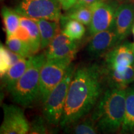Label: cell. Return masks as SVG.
<instances>
[{
	"label": "cell",
	"instance_id": "6da1fadb",
	"mask_svg": "<svg viewBox=\"0 0 134 134\" xmlns=\"http://www.w3.org/2000/svg\"><path fill=\"white\" fill-rule=\"evenodd\" d=\"M103 68L94 63L75 69L60 126L65 129L88 115L103 94Z\"/></svg>",
	"mask_w": 134,
	"mask_h": 134
},
{
	"label": "cell",
	"instance_id": "7a4b0ae2",
	"mask_svg": "<svg viewBox=\"0 0 134 134\" xmlns=\"http://www.w3.org/2000/svg\"><path fill=\"white\" fill-rule=\"evenodd\" d=\"M126 89L108 88L92 110L91 117L99 132L104 133L120 131L125 110Z\"/></svg>",
	"mask_w": 134,
	"mask_h": 134
},
{
	"label": "cell",
	"instance_id": "3957f363",
	"mask_svg": "<svg viewBox=\"0 0 134 134\" xmlns=\"http://www.w3.org/2000/svg\"><path fill=\"white\" fill-rule=\"evenodd\" d=\"M30 58L29 66L9 93L14 103L24 108H29L37 100L40 74L46 61V53L35 54Z\"/></svg>",
	"mask_w": 134,
	"mask_h": 134
},
{
	"label": "cell",
	"instance_id": "277c9868",
	"mask_svg": "<svg viewBox=\"0 0 134 134\" xmlns=\"http://www.w3.org/2000/svg\"><path fill=\"white\" fill-rule=\"evenodd\" d=\"M75 69V65L71 63L62 80L51 91L43 103V116L48 124L53 126L60 125L68 88Z\"/></svg>",
	"mask_w": 134,
	"mask_h": 134
},
{
	"label": "cell",
	"instance_id": "5b68a950",
	"mask_svg": "<svg viewBox=\"0 0 134 134\" xmlns=\"http://www.w3.org/2000/svg\"><path fill=\"white\" fill-rule=\"evenodd\" d=\"M72 63L70 60H47L41 71L38 98L37 101L42 104L55 86L62 80L68 67Z\"/></svg>",
	"mask_w": 134,
	"mask_h": 134
},
{
	"label": "cell",
	"instance_id": "8992f818",
	"mask_svg": "<svg viewBox=\"0 0 134 134\" xmlns=\"http://www.w3.org/2000/svg\"><path fill=\"white\" fill-rule=\"evenodd\" d=\"M62 7L58 0H22L15 11L19 15L31 19L60 21Z\"/></svg>",
	"mask_w": 134,
	"mask_h": 134
},
{
	"label": "cell",
	"instance_id": "52a82bcc",
	"mask_svg": "<svg viewBox=\"0 0 134 134\" xmlns=\"http://www.w3.org/2000/svg\"><path fill=\"white\" fill-rule=\"evenodd\" d=\"M119 5L117 0H108L92 5L93 15L89 25V33L91 36L99 32L114 29Z\"/></svg>",
	"mask_w": 134,
	"mask_h": 134
},
{
	"label": "cell",
	"instance_id": "ba28073f",
	"mask_svg": "<svg viewBox=\"0 0 134 134\" xmlns=\"http://www.w3.org/2000/svg\"><path fill=\"white\" fill-rule=\"evenodd\" d=\"M3 120L0 127V133H29L30 123L23 109L16 105L4 104L3 105Z\"/></svg>",
	"mask_w": 134,
	"mask_h": 134
},
{
	"label": "cell",
	"instance_id": "9c48e42d",
	"mask_svg": "<svg viewBox=\"0 0 134 134\" xmlns=\"http://www.w3.org/2000/svg\"><path fill=\"white\" fill-rule=\"evenodd\" d=\"M134 65V42L124 41L115 46L104 56L107 69H123Z\"/></svg>",
	"mask_w": 134,
	"mask_h": 134
},
{
	"label": "cell",
	"instance_id": "30bf717a",
	"mask_svg": "<svg viewBox=\"0 0 134 134\" xmlns=\"http://www.w3.org/2000/svg\"><path fill=\"white\" fill-rule=\"evenodd\" d=\"M77 52L75 41L70 39L62 31L53 38L46 48V58L47 60H70L73 61Z\"/></svg>",
	"mask_w": 134,
	"mask_h": 134
},
{
	"label": "cell",
	"instance_id": "8fae6325",
	"mask_svg": "<svg viewBox=\"0 0 134 134\" xmlns=\"http://www.w3.org/2000/svg\"><path fill=\"white\" fill-rule=\"evenodd\" d=\"M119 43L114 29L101 31L92 36L87 47L88 53L93 58L104 57L107 53Z\"/></svg>",
	"mask_w": 134,
	"mask_h": 134
},
{
	"label": "cell",
	"instance_id": "7c38bea8",
	"mask_svg": "<svg viewBox=\"0 0 134 134\" xmlns=\"http://www.w3.org/2000/svg\"><path fill=\"white\" fill-rule=\"evenodd\" d=\"M133 24L134 3L130 1L119 4L115 13L114 27L119 43L129 36Z\"/></svg>",
	"mask_w": 134,
	"mask_h": 134
},
{
	"label": "cell",
	"instance_id": "4fadbf2b",
	"mask_svg": "<svg viewBox=\"0 0 134 134\" xmlns=\"http://www.w3.org/2000/svg\"><path fill=\"white\" fill-rule=\"evenodd\" d=\"M104 81L108 88L126 89L134 83V65L123 69H107L103 67Z\"/></svg>",
	"mask_w": 134,
	"mask_h": 134
},
{
	"label": "cell",
	"instance_id": "5bb4252c",
	"mask_svg": "<svg viewBox=\"0 0 134 134\" xmlns=\"http://www.w3.org/2000/svg\"><path fill=\"white\" fill-rule=\"evenodd\" d=\"M31 58V57H30ZM21 58L8 69L2 78L3 86L10 93L29 66L31 58Z\"/></svg>",
	"mask_w": 134,
	"mask_h": 134
},
{
	"label": "cell",
	"instance_id": "9a60e30c",
	"mask_svg": "<svg viewBox=\"0 0 134 134\" xmlns=\"http://www.w3.org/2000/svg\"><path fill=\"white\" fill-rule=\"evenodd\" d=\"M120 133H134V83L126 88L124 119Z\"/></svg>",
	"mask_w": 134,
	"mask_h": 134
},
{
	"label": "cell",
	"instance_id": "2e32d148",
	"mask_svg": "<svg viewBox=\"0 0 134 134\" xmlns=\"http://www.w3.org/2000/svg\"><path fill=\"white\" fill-rule=\"evenodd\" d=\"M37 23L41 36V48H47L60 31L58 23L43 19H34Z\"/></svg>",
	"mask_w": 134,
	"mask_h": 134
},
{
	"label": "cell",
	"instance_id": "e0dca14e",
	"mask_svg": "<svg viewBox=\"0 0 134 134\" xmlns=\"http://www.w3.org/2000/svg\"><path fill=\"white\" fill-rule=\"evenodd\" d=\"M21 16V15H20ZM20 25L24 27L29 35V46L33 54H37L41 48V36L37 23L34 19L21 16Z\"/></svg>",
	"mask_w": 134,
	"mask_h": 134
},
{
	"label": "cell",
	"instance_id": "ac0fdd59",
	"mask_svg": "<svg viewBox=\"0 0 134 134\" xmlns=\"http://www.w3.org/2000/svg\"><path fill=\"white\" fill-rule=\"evenodd\" d=\"M60 21L62 24L61 31L73 41L80 40L86 32L85 25L76 20L70 19L65 15H62Z\"/></svg>",
	"mask_w": 134,
	"mask_h": 134
},
{
	"label": "cell",
	"instance_id": "d6986e66",
	"mask_svg": "<svg viewBox=\"0 0 134 134\" xmlns=\"http://www.w3.org/2000/svg\"><path fill=\"white\" fill-rule=\"evenodd\" d=\"M6 37L15 36L20 27V15L15 10L4 7L1 11Z\"/></svg>",
	"mask_w": 134,
	"mask_h": 134
},
{
	"label": "cell",
	"instance_id": "ffe728a7",
	"mask_svg": "<svg viewBox=\"0 0 134 134\" xmlns=\"http://www.w3.org/2000/svg\"><path fill=\"white\" fill-rule=\"evenodd\" d=\"M67 133L75 134H96L99 130L91 117L81 119L79 121L65 129Z\"/></svg>",
	"mask_w": 134,
	"mask_h": 134
},
{
	"label": "cell",
	"instance_id": "44dd1931",
	"mask_svg": "<svg viewBox=\"0 0 134 134\" xmlns=\"http://www.w3.org/2000/svg\"><path fill=\"white\" fill-rule=\"evenodd\" d=\"M6 45L10 50L22 57L30 58L34 55L29 44L16 36L7 37Z\"/></svg>",
	"mask_w": 134,
	"mask_h": 134
},
{
	"label": "cell",
	"instance_id": "7402d4cb",
	"mask_svg": "<svg viewBox=\"0 0 134 134\" xmlns=\"http://www.w3.org/2000/svg\"><path fill=\"white\" fill-rule=\"evenodd\" d=\"M93 15L92 6H83L76 8H71L67 11L65 15L70 19H75L80 22L85 26H88L91 21Z\"/></svg>",
	"mask_w": 134,
	"mask_h": 134
},
{
	"label": "cell",
	"instance_id": "603a6c76",
	"mask_svg": "<svg viewBox=\"0 0 134 134\" xmlns=\"http://www.w3.org/2000/svg\"><path fill=\"white\" fill-rule=\"evenodd\" d=\"M13 65L11 57L9 55V48L3 46L1 43L0 47V74L1 78L4 76L8 69Z\"/></svg>",
	"mask_w": 134,
	"mask_h": 134
},
{
	"label": "cell",
	"instance_id": "cb8c5ba5",
	"mask_svg": "<svg viewBox=\"0 0 134 134\" xmlns=\"http://www.w3.org/2000/svg\"><path fill=\"white\" fill-rule=\"evenodd\" d=\"M47 122L43 116H36L31 124H30V130L29 133L32 134H45L48 133V130L46 126Z\"/></svg>",
	"mask_w": 134,
	"mask_h": 134
},
{
	"label": "cell",
	"instance_id": "d4e9b609",
	"mask_svg": "<svg viewBox=\"0 0 134 134\" xmlns=\"http://www.w3.org/2000/svg\"><path fill=\"white\" fill-rule=\"evenodd\" d=\"M58 1L60 3L62 9L67 11L75 6L78 0H58Z\"/></svg>",
	"mask_w": 134,
	"mask_h": 134
},
{
	"label": "cell",
	"instance_id": "484cf974",
	"mask_svg": "<svg viewBox=\"0 0 134 134\" xmlns=\"http://www.w3.org/2000/svg\"><path fill=\"white\" fill-rule=\"evenodd\" d=\"M108 0H78L77 2L73 8L80 7L83 6H92L95 3L105 1Z\"/></svg>",
	"mask_w": 134,
	"mask_h": 134
},
{
	"label": "cell",
	"instance_id": "4316f807",
	"mask_svg": "<svg viewBox=\"0 0 134 134\" xmlns=\"http://www.w3.org/2000/svg\"><path fill=\"white\" fill-rule=\"evenodd\" d=\"M119 2H130V1H133L134 0H117Z\"/></svg>",
	"mask_w": 134,
	"mask_h": 134
},
{
	"label": "cell",
	"instance_id": "83f0119b",
	"mask_svg": "<svg viewBox=\"0 0 134 134\" xmlns=\"http://www.w3.org/2000/svg\"><path fill=\"white\" fill-rule=\"evenodd\" d=\"M132 34H133V38H134V24L133 26V27H132Z\"/></svg>",
	"mask_w": 134,
	"mask_h": 134
}]
</instances>
